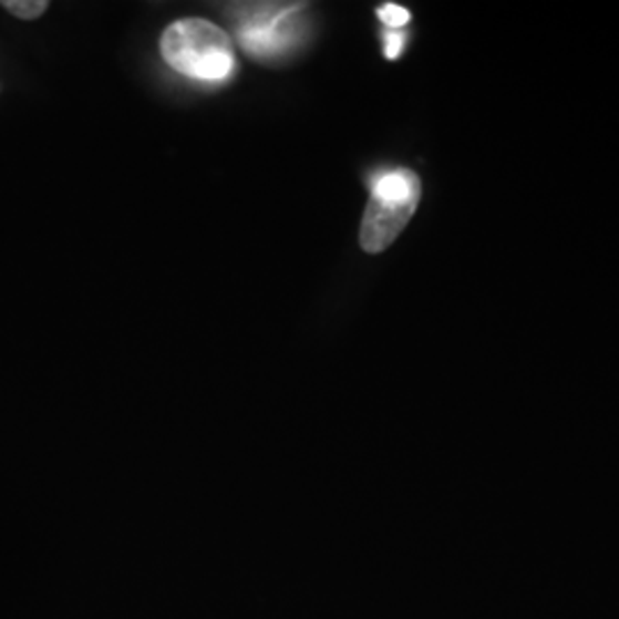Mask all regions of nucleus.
<instances>
[{"mask_svg":"<svg viewBox=\"0 0 619 619\" xmlns=\"http://www.w3.org/2000/svg\"><path fill=\"white\" fill-rule=\"evenodd\" d=\"M420 179L411 171H385L372 179V198L361 225V246L381 252L393 244L415 214Z\"/></svg>","mask_w":619,"mask_h":619,"instance_id":"obj_2","label":"nucleus"},{"mask_svg":"<svg viewBox=\"0 0 619 619\" xmlns=\"http://www.w3.org/2000/svg\"><path fill=\"white\" fill-rule=\"evenodd\" d=\"M161 55L175 72L200 83H223L235 72L230 38L203 19L173 23L161 38Z\"/></svg>","mask_w":619,"mask_h":619,"instance_id":"obj_1","label":"nucleus"},{"mask_svg":"<svg viewBox=\"0 0 619 619\" xmlns=\"http://www.w3.org/2000/svg\"><path fill=\"white\" fill-rule=\"evenodd\" d=\"M379 19L388 25V30H402L411 21V14L406 8L385 3L379 8Z\"/></svg>","mask_w":619,"mask_h":619,"instance_id":"obj_5","label":"nucleus"},{"mask_svg":"<svg viewBox=\"0 0 619 619\" xmlns=\"http://www.w3.org/2000/svg\"><path fill=\"white\" fill-rule=\"evenodd\" d=\"M0 6H3L10 14L19 17V19H25V21L38 19L49 10L47 0H3Z\"/></svg>","mask_w":619,"mask_h":619,"instance_id":"obj_4","label":"nucleus"},{"mask_svg":"<svg viewBox=\"0 0 619 619\" xmlns=\"http://www.w3.org/2000/svg\"><path fill=\"white\" fill-rule=\"evenodd\" d=\"M303 8L301 3H248L233 6L230 14L246 53L257 60H274L297 47Z\"/></svg>","mask_w":619,"mask_h":619,"instance_id":"obj_3","label":"nucleus"},{"mask_svg":"<svg viewBox=\"0 0 619 619\" xmlns=\"http://www.w3.org/2000/svg\"><path fill=\"white\" fill-rule=\"evenodd\" d=\"M404 32L402 30H388L383 35V44H385V58L388 60H398L404 51Z\"/></svg>","mask_w":619,"mask_h":619,"instance_id":"obj_6","label":"nucleus"}]
</instances>
